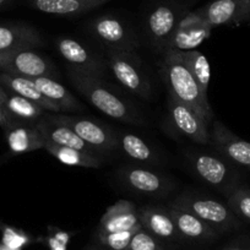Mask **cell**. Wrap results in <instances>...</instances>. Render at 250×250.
I'll use <instances>...</instances> for the list:
<instances>
[{
  "instance_id": "26",
  "label": "cell",
  "mask_w": 250,
  "mask_h": 250,
  "mask_svg": "<svg viewBox=\"0 0 250 250\" xmlns=\"http://www.w3.org/2000/svg\"><path fill=\"white\" fill-rule=\"evenodd\" d=\"M44 150H47L54 158L65 166H75V167L85 168H100L102 167V157L97 153L86 152V151L76 150L64 146L45 144Z\"/></svg>"
},
{
  "instance_id": "19",
  "label": "cell",
  "mask_w": 250,
  "mask_h": 250,
  "mask_svg": "<svg viewBox=\"0 0 250 250\" xmlns=\"http://www.w3.org/2000/svg\"><path fill=\"white\" fill-rule=\"evenodd\" d=\"M44 40L35 26L26 22H0V52L18 48H38Z\"/></svg>"
},
{
  "instance_id": "35",
  "label": "cell",
  "mask_w": 250,
  "mask_h": 250,
  "mask_svg": "<svg viewBox=\"0 0 250 250\" xmlns=\"http://www.w3.org/2000/svg\"><path fill=\"white\" fill-rule=\"evenodd\" d=\"M6 97H8V91H6L3 86L0 85V107H3Z\"/></svg>"
},
{
  "instance_id": "24",
  "label": "cell",
  "mask_w": 250,
  "mask_h": 250,
  "mask_svg": "<svg viewBox=\"0 0 250 250\" xmlns=\"http://www.w3.org/2000/svg\"><path fill=\"white\" fill-rule=\"evenodd\" d=\"M37 126L41 133H42L45 144H52V145L64 146V147H71L76 148V150L86 151V152L96 153L75 131L71 130L66 125L55 123L53 120L48 119L47 117H44L40 122H37Z\"/></svg>"
},
{
  "instance_id": "2",
  "label": "cell",
  "mask_w": 250,
  "mask_h": 250,
  "mask_svg": "<svg viewBox=\"0 0 250 250\" xmlns=\"http://www.w3.org/2000/svg\"><path fill=\"white\" fill-rule=\"evenodd\" d=\"M199 0H144L140 13L141 32L156 52L167 50L168 43L184 19Z\"/></svg>"
},
{
  "instance_id": "11",
  "label": "cell",
  "mask_w": 250,
  "mask_h": 250,
  "mask_svg": "<svg viewBox=\"0 0 250 250\" xmlns=\"http://www.w3.org/2000/svg\"><path fill=\"white\" fill-rule=\"evenodd\" d=\"M55 47L62 59L68 62V68L97 78H103L109 69L107 58L76 38L60 36L55 40Z\"/></svg>"
},
{
  "instance_id": "21",
  "label": "cell",
  "mask_w": 250,
  "mask_h": 250,
  "mask_svg": "<svg viewBox=\"0 0 250 250\" xmlns=\"http://www.w3.org/2000/svg\"><path fill=\"white\" fill-rule=\"evenodd\" d=\"M118 152L144 166H161L163 156L143 138L128 131H117Z\"/></svg>"
},
{
  "instance_id": "6",
  "label": "cell",
  "mask_w": 250,
  "mask_h": 250,
  "mask_svg": "<svg viewBox=\"0 0 250 250\" xmlns=\"http://www.w3.org/2000/svg\"><path fill=\"white\" fill-rule=\"evenodd\" d=\"M187 158L194 174L201 182L215 188L225 198L240 185L239 173L223 156L191 150L187 153Z\"/></svg>"
},
{
  "instance_id": "8",
  "label": "cell",
  "mask_w": 250,
  "mask_h": 250,
  "mask_svg": "<svg viewBox=\"0 0 250 250\" xmlns=\"http://www.w3.org/2000/svg\"><path fill=\"white\" fill-rule=\"evenodd\" d=\"M45 117L69 126L100 156L118 152L117 131L98 120L80 115H69L68 113L48 112Z\"/></svg>"
},
{
  "instance_id": "18",
  "label": "cell",
  "mask_w": 250,
  "mask_h": 250,
  "mask_svg": "<svg viewBox=\"0 0 250 250\" xmlns=\"http://www.w3.org/2000/svg\"><path fill=\"white\" fill-rule=\"evenodd\" d=\"M139 228H143V226L135 204L128 200H119L105 210L96 233H114Z\"/></svg>"
},
{
  "instance_id": "27",
  "label": "cell",
  "mask_w": 250,
  "mask_h": 250,
  "mask_svg": "<svg viewBox=\"0 0 250 250\" xmlns=\"http://www.w3.org/2000/svg\"><path fill=\"white\" fill-rule=\"evenodd\" d=\"M177 57L183 62L187 69L198 83L199 87L208 96L211 80V66L208 58L199 50H174Z\"/></svg>"
},
{
  "instance_id": "14",
  "label": "cell",
  "mask_w": 250,
  "mask_h": 250,
  "mask_svg": "<svg viewBox=\"0 0 250 250\" xmlns=\"http://www.w3.org/2000/svg\"><path fill=\"white\" fill-rule=\"evenodd\" d=\"M210 145L230 163L250 169V143L215 120L210 125Z\"/></svg>"
},
{
  "instance_id": "32",
  "label": "cell",
  "mask_w": 250,
  "mask_h": 250,
  "mask_svg": "<svg viewBox=\"0 0 250 250\" xmlns=\"http://www.w3.org/2000/svg\"><path fill=\"white\" fill-rule=\"evenodd\" d=\"M3 240L4 244L6 247L11 248V249H21V247H23L25 244L28 243L27 235L23 234L22 232H19V230L14 229V228L5 227L3 230Z\"/></svg>"
},
{
  "instance_id": "23",
  "label": "cell",
  "mask_w": 250,
  "mask_h": 250,
  "mask_svg": "<svg viewBox=\"0 0 250 250\" xmlns=\"http://www.w3.org/2000/svg\"><path fill=\"white\" fill-rule=\"evenodd\" d=\"M0 85L6 91L15 95L25 97L32 102L37 103L41 107L47 109L50 113H62L60 108L54 102L45 97L35 83L33 79L22 78V76L13 75L8 73H0Z\"/></svg>"
},
{
  "instance_id": "3",
  "label": "cell",
  "mask_w": 250,
  "mask_h": 250,
  "mask_svg": "<svg viewBox=\"0 0 250 250\" xmlns=\"http://www.w3.org/2000/svg\"><path fill=\"white\" fill-rule=\"evenodd\" d=\"M160 75L170 97L190 108L208 125L213 122V112L208 96L201 91L198 83L174 50H166L160 60Z\"/></svg>"
},
{
  "instance_id": "9",
  "label": "cell",
  "mask_w": 250,
  "mask_h": 250,
  "mask_svg": "<svg viewBox=\"0 0 250 250\" xmlns=\"http://www.w3.org/2000/svg\"><path fill=\"white\" fill-rule=\"evenodd\" d=\"M115 177L128 190L151 198H166L175 188L169 175L141 166H122L115 172Z\"/></svg>"
},
{
  "instance_id": "28",
  "label": "cell",
  "mask_w": 250,
  "mask_h": 250,
  "mask_svg": "<svg viewBox=\"0 0 250 250\" xmlns=\"http://www.w3.org/2000/svg\"><path fill=\"white\" fill-rule=\"evenodd\" d=\"M3 108L14 119L21 120V122L37 123L48 114V110L41 107L40 104L9 91Z\"/></svg>"
},
{
  "instance_id": "38",
  "label": "cell",
  "mask_w": 250,
  "mask_h": 250,
  "mask_svg": "<svg viewBox=\"0 0 250 250\" xmlns=\"http://www.w3.org/2000/svg\"><path fill=\"white\" fill-rule=\"evenodd\" d=\"M0 250H19V249H11V248L6 247L5 244H3V245H0Z\"/></svg>"
},
{
  "instance_id": "33",
  "label": "cell",
  "mask_w": 250,
  "mask_h": 250,
  "mask_svg": "<svg viewBox=\"0 0 250 250\" xmlns=\"http://www.w3.org/2000/svg\"><path fill=\"white\" fill-rule=\"evenodd\" d=\"M66 244H68V237L64 234H58L49 239L50 250H66Z\"/></svg>"
},
{
  "instance_id": "30",
  "label": "cell",
  "mask_w": 250,
  "mask_h": 250,
  "mask_svg": "<svg viewBox=\"0 0 250 250\" xmlns=\"http://www.w3.org/2000/svg\"><path fill=\"white\" fill-rule=\"evenodd\" d=\"M139 229L120 230L114 233H96V237L105 250H126L131 238Z\"/></svg>"
},
{
  "instance_id": "1",
  "label": "cell",
  "mask_w": 250,
  "mask_h": 250,
  "mask_svg": "<svg viewBox=\"0 0 250 250\" xmlns=\"http://www.w3.org/2000/svg\"><path fill=\"white\" fill-rule=\"evenodd\" d=\"M66 74L74 88L103 114L125 124L140 126L146 123L143 113L103 78L80 73L71 68L66 69Z\"/></svg>"
},
{
  "instance_id": "29",
  "label": "cell",
  "mask_w": 250,
  "mask_h": 250,
  "mask_svg": "<svg viewBox=\"0 0 250 250\" xmlns=\"http://www.w3.org/2000/svg\"><path fill=\"white\" fill-rule=\"evenodd\" d=\"M226 203L240 221L250 223V188L238 185L226 198Z\"/></svg>"
},
{
  "instance_id": "12",
  "label": "cell",
  "mask_w": 250,
  "mask_h": 250,
  "mask_svg": "<svg viewBox=\"0 0 250 250\" xmlns=\"http://www.w3.org/2000/svg\"><path fill=\"white\" fill-rule=\"evenodd\" d=\"M168 126L175 136L198 145H210V125L189 107L168 96Z\"/></svg>"
},
{
  "instance_id": "10",
  "label": "cell",
  "mask_w": 250,
  "mask_h": 250,
  "mask_svg": "<svg viewBox=\"0 0 250 250\" xmlns=\"http://www.w3.org/2000/svg\"><path fill=\"white\" fill-rule=\"evenodd\" d=\"M0 73L22 76L27 79L55 78L58 74L54 62L45 55L36 52L35 48L0 52Z\"/></svg>"
},
{
  "instance_id": "17",
  "label": "cell",
  "mask_w": 250,
  "mask_h": 250,
  "mask_svg": "<svg viewBox=\"0 0 250 250\" xmlns=\"http://www.w3.org/2000/svg\"><path fill=\"white\" fill-rule=\"evenodd\" d=\"M139 218L144 229L161 242L177 243L183 240L167 206H143L139 208Z\"/></svg>"
},
{
  "instance_id": "37",
  "label": "cell",
  "mask_w": 250,
  "mask_h": 250,
  "mask_svg": "<svg viewBox=\"0 0 250 250\" xmlns=\"http://www.w3.org/2000/svg\"><path fill=\"white\" fill-rule=\"evenodd\" d=\"M221 250H250L249 247H227Z\"/></svg>"
},
{
  "instance_id": "20",
  "label": "cell",
  "mask_w": 250,
  "mask_h": 250,
  "mask_svg": "<svg viewBox=\"0 0 250 250\" xmlns=\"http://www.w3.org/2000/svg\"><path fill=\"white\" fill-rule=\"evenodd\" d=\"M112 0H27L28 5L40 13L60 18H78L101 8Z\"/></svg>"
},
{
  "instance_id": "34",
  "label": "cell",
  "mask_w": 250,
  "mask_h": 250,
  "mask_svg": "<svg viewBox=\"0 0 250 250\" xmlns=\"http://www.w3.org/2000/svg\"><path fill=\"white\" fill-rule=\"evenodd\" d=\"M14 120L15 119L3 107H0V126H1V129H5L6 126H9Z\"/></svg>"
},
{
  "instance_id": "22",
  "label": "cell",
  "mask_w": 250,
  "mask_h": 250,
  "mask_svg": "<svg viewBox=\"0 0 250 250\" xmlns=\"http://www.w3.org/2000/svg\"><path fill=\"white\" fill-rule=\"evenodd\" d=\"M167 208L183 240L205 243L215 240L218 237L217 233L210 226L189 211L173 208L170 205H167Z\"/></svg>"
},
{
  "instance_id": "7",
  "label": "cell",
  "mask_w": 250,
  "mask_h": 250,
  "mask_svg": "<svg viewBox=\"0 0 250 250\" xmlns=\"http://www.w3.org/2000/svg\"><path fill=\"white\" fill-rule=\"evenodd\" d=\"M108 68L120 85L144 100L152 97V85L141 58L135 52L105 50Z\"/></svg>"
},
{
  "instance_id": "31",
  "label": "cell",
  "mask_w": 250,
  "mask_h": 250,
  "mask_svg": "<svg viewBox=\"0 0 250 250\" xmlns=\"http://www.w3.org/2000/svg\"><path fill=\"white\" fill-rule=\"evenodd\" d=\"M126 250H167L160 239L140 228L131 238Z\"/></svg>"
},
{
  "instance_id": "4",
  "label": "cell",
  "mask_w": 250,
  "mask_h": 250,
  "mask_svg": "<svg viewBox=\"0 0 250 250\" xmlns=\"http://www.w3.org/2000/svg\"><path fill=\"white\" fill-rule=\"evenodd\" d=\"M168 205L191 212L210 226L218 235L242 228V221L228 208L227 203L203 191H184L175 196Z\"/></svg>"
},
{
  "instance_id": "36",
  "label": "cell",
  "mask_w": 250,
  "mask_h": 250,
  "mask_svg": "<svg viewBox=\"0 0 250 250\" xmlns=\"http://www.w3.org/2000/svg\"><path fill=\"white\" fill-rule=\"evenodd\" d=\"M15 0H0V11L5 10V9L10 8L11 5L14 4Z\"/></svg>"
},
{
  "instance_id": "39",
  "label": "cell",
  "mask_w": 250,
  "mask_h": 250,
  "mask_svg": "<svg viewBox=\"0 0 250 250\" xmlns=\"http://www.w3.org/2000/svg\"><path fill=\"white\" fill-rule=\"evenodd\" d=\"M87 250H105L104 248H90V249Z\"/></svg>"
},
{
  "instance_id": "13",
  "label": "cell",
  "mask_w": 250,
  "mask_h": 250,
  "mask_svg": "<svg viewBox=\"0 0 250 250\" xmlns=\"http://www.w3.org/2000/svg\"><path fill=\"white\" fill-rule=\"evenodd\" d=\"M195 10L212 28L250 22V0H212Z\"/></svg>"
},
{
  "instance_id": "5",
  "label": "cell",
  "mask_w": 250,
  "mask_h": 250,
  "mask_svg": "<svg viewBox=\"0 0 250 250\" xmlns=\"http://www.w3.org/2000/svg\"><path fill=\"white\" fill-rule=\"evenodd\" d=\"M85 30L105 50L135 52L140 45V36L136 28L119 14L105 13L95 16L85 23Z\"/></svg>"
},
{
  "instance_id": "25",
  "label": "cell",
  "mask_w": 250,
  "mask_h": 250,
  "mask_svg": "<svg viewBox=\"0 0 250 250\" xmlns=\"http://www.w3.org/2000/svg\"><path fill=\"white\" fill-rule=\"evenodd\" d=\"M35 83L37 85L38 90L54 102L60 108L62 113H73L83 110V105L80 101L62 83H58L53 78H37L33 79Z\"/></svg>"
},
{
  "instance_id": "16",
  "label": "cell",
  "mask_w": 250,
  "mask_h": 250,
  "mask_svg": "<svg viewBox=\"0 0 250 250\" xmlns=\"http://www.w3.org/2000/svg\"><path fill=\"white\" fill-rule=\"evenodd\" d=\"M9 152L13 155H25L32 151L44 148L45 141L38 129L37 123L14 120L3 129Z\"/></svg>"
},
{
  "instance_id": "15",
  "label": "cell",
  "mask_w": 250,
  "mask_h": 250,
  "mask_svg": "<svg viewBox=\"0 0 250 250\" xmlns=\"http://www.w3.org/2000/svg\"><path fill=\"white\" fill-rule=\"evenodd\" d=\"M212 27L201 19L196 10H190L184 16L173 33L167 50H193L203 44L211 35Z\"/></svg>"
}]
</instances>
